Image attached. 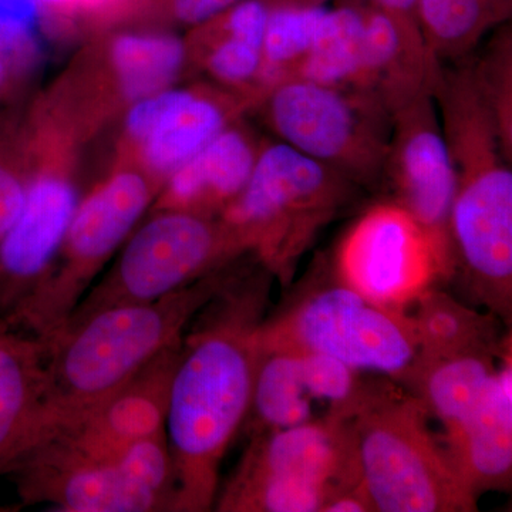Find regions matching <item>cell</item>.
I'll return each mask as SVG.
<instances>
[{"label": "cell", "instance_id": "6da1fadb", "mask_svg": "<svg viewBox=\"0 0 512 512\" xmlns=\"http://www.w3.org/2000/svg\"><path fill=\"white\" fill-rule=\"evenodd\" d=\"M256 302L229 299L183 340L165 419L175 512L210 511L217 501L222 458L251 407Z\"/></svg>", "mask_w": 512, "mask_h": 512}, {"label": "cell", "instance_id": "7a4b0ae2", "mask_svg": "<svg viewBox=\"0 0 512 512\" xmlns=\"http://www.w3.org/2000/svg\"><path fill=\"white\" fill-rule=\"evenodd\" d=\"M224 288V275L212 271L156 301L66 323L45 340V397L32 446L79 423L165 349L183 342L188 323Z\"/></svg>", "mask_w": 512, "mask_h": 512}, {"label": "cell", "instance_id": "3957f363", "mask_svg": "<svg viewBox=\"0 0 512 512\" xmlns=\"http://www.w3.org/2000/svg\"><path fill=\"white\" fill-rule=\"evenodd\" d=\"M333 412L345 421L357 483L373 511L477 510V494L434 436L419 397L390 383L360 384L352 402Z\"/></svg>", "mask_w": 512, "mask_h": 512}, {"label": "cell", "instance_id": "277c9868", "mask_svg": "<svg viewBox=\"0 0 512 512\" xmlns=\"http://www.w3.org/2000/svg\"><path fill=\"white\" fill-rule=\"evenodd\" d=\"M356 187L328 165L276 141L262 146L248 183L220 221L235 254L252 252L266 269L288 278Z\"/></svg>", "mask_w": 512, "mask_h": 512}, {"label": "cell", "instance_id": "5b68a950", "mask_svg": "<svg viewBox=\"0 0 512 512\" xmlns=\"http://www.w3.org/2000/svg\"><path fill=\"white\" fill-rule=\"evenodd\" d=\"M258 101L281 143L357 187L382 183L392 114L375 94L288 77Z\"/></svg>", "mask_w": 512, "mask_h": 512}, {"label": "cell", "instance_id": "8992f818", "mask_svg": "<svg viewBox=\"0 0 512 512\" xmlns=\"http://www.w3.org/2000/svg\"><path fill=\"white\" fill-rule=\"evenodd\" d=\"M151 201L153 185L137 171H121L100 185L77 205L62 245L39 284L3 319L43 340L55 336Z\"/></svg>", "mask_w": 512, "mask_h": 512}, {"label": "cell", "instance_id": "52a82bcc", "mask_svg": "<svg viewBox=\"0 0 512 512\" xmlns=\"http://www.w3.org/2000/svg\"><path fill=\"white\" fill-rule=\"evenodd\" d=\"M259 349L335 357L359 372L404 377L419 360L409 315L384 308L349 286H329L256 330Z\"/></svg>", "mask_w": 512, "mask_h": 512}, {"label": "cell", "instance_id": "ba28073f", "mask_svg": "<svg viewBox=\"0 0 512 512\" xmlns=\"http://www.w3.org/2000/svg\"><path fill=\"white\" fill-rule=\"evenodd\" d=\"M335 265L340 284L400 313L456 266L450 237L394 200L372 205L350 225Z\"/></svg>", "mask_w": 512, "mask_h": 512}, {"label": "cell", "instance_id": "9c48e42d", "mask_svg": "<svg viewBox=\"0 0 512 512\" xmlns=\"http://www.w3.org/2000/svg\"><path fill=\"white\" fill-rule=\"evenodd\" d=\"M234 256L220 218L165 208L128 239L109 274L86 292L66 323L113 306L156 301Z\"/></svg>", "mask_w": 512, "mask_h": 512}, {"label": "cell", "instance_id": "30bf717a", "mask_svg": "<svg viewBox=\"0 0 512 512\" xmlns=\"http://www.w3.org/2000/svg\"><path fill=\"white\" fill-rule=\"evenodd\" d=\"M383 181L390 184L394 201L427 227L448 235L456 178L433 87L420 90L392 111Z\"/></svg>", "mask_w": 512, "mask_h": 512}, {"label": "cell", "instance_id": "8fae6325", "mask_svg": "<svg viewBox=\"0 0 512 512\" xmlns=\"http://www.w3.org/2000/svg\"><path fill=\"white\" fill-rule=\"evenodd\" d=\"M23 505L50 504L69 512L170 511L163 495L136 476L126 457L83 461L32 447L10 468Z\"/></svg>", "mask_w": 512, "mask_h": 512}, {"label": "cell", "instance_id": "7c38bea8", "mask_svg": "<svg viewBox=\"0 0 512 512\" xmlns=\"http://www.w3.org/2000/svg\"><path fill=\"white\" fill-rule=\"evenodd\" d=\"M181 349L183 342L165 349L79 423L32 447L49 448L76 460L111 461L138 441L164 433L171 380Z\"/></svg>", "mask_w": 512, "mask_h": 512}, {"label": "cell", "instance_id": "4fadbf2b", "mask_svg": "<svg viewBox=\"0 0 512 512\" xmlns=\"http://www.w3.org/2000/svg\"><path fill=\"white\" fill-rule=\"evenodd\" d=\"M261 481L315 484L328 488L333 495L360 488L343 417L332 412L323 420L259 431L227 487Z\"/></svg>", "mask_w": 512, "mask_h": 512}, {"label": "cell", "instance_id": "5bb4252c", "mask_svg": "<svg viewBox=\"0 0 512 512\" xmlns=\"http://www.w3.org/2000/svg\"><path fill=\"white\" fill-rule=\"evenodd\" d=\"M77 205L76 188L66 178L43 174L30 181L18 220L0 238V318L8 316L46 274Z\"/></svg>", "mask_w": 512, "mask_h": 512}, {"label": "cell", "instance_id": "9a60e30c", "mask_svg": "<svg viewBox=\"0 0 512 512\" xmlns=\"http://www.w3.org/2000/svg\"><path fill=\"white\" fill-rule=\"evenodd\" d=\"M47 343L0 318V477L36 439L46 387Z\"/></svg>", "mask_w": 512, "mask_h": 512}, {"label": "cell", "instance_id": "2e32d148", "mask_svg": "<svg viewBox=\"0 0 512 512\" xmlns=\"http://www.w3.org/2000/svg\"><path fill=\"white\" fill-rule=\"evenodd\" d=\"M262 146L229 124L167 178L165 208L221 214L248 183Z\"/></svg>", "mask_w": 512, "mask_h": 512}, {"label": "cell", "instance_id": "e0dca14e", "mask_svg": "<svg viewBox=\"0 0 512 512\" xmlns=\"http://www.w3.org/2000/svg\"><path fill=\"white\" fill-rule=\"evenodd\" d=\"M446 444L461 476L478 494L510 483L512 470V370L508 359L494 373L466 423Z\"/></svg>", "mask_w": 512, "mask_h": 512}, {"label": "cell", "instance_id": "ac0fdd59", "mask_svg": "<svg viewBox=\"0 0 512 512\" xmlns=\"http://www.w3.org/2000/svg\"><path fill=\"white\" fill-rule=\"evenodd\" d=\"M227 101L202 90L177 89L156 127L141 143L147 167L170 177L229 126Z\"/></svg>", "mask_w": 512, "mask_h": 512}, {"label": "cell", "instance_id": "d6986e66", "mask_svg": "<svg viewBox=\"0 0 512 512\" xmlns=\"http://www.w3.org/2000/svg\"><path fill=\"white\" fill-rule=\"evenodd\" d=\"M497 367L491 350L419 359L409 373L416 380L417 397L446 429L447 437L464 423L483 399Z\"/></svg>", "mask_w": 512, "mask_h": 512}, {"label": "cell", "instance_id": "ffe728a7", "mask_svg": "<svg viewBox=\"0 0 512 512\" xmlns=\"http://www.w3.org/2000/svg\"><path fill=\"white\" fill-rule=\"evenodd\" d=\"M268 13L266 0H239L217 18L198 26L211 33L204 56L208 73L227 86L251 87L258 100Z\"/></svg>", "mask_w": 512, "mask_h": 512}, {"label": "cell", "instance_id": "44dd1931", "mask_svg": "<svg viewBox=\"0 0 512 512\" xmlns=\"http://www.w3.org/2000/svg\"><path fill=\"white\" fill-rule=\"evenodd\" d=\"M511 15L512 0H419L424 42L440 63L473 55Z\"/></svg>", "mask_w": 512, "mask_h": 512}, {"label": "cell", "instance_id": "7402d4cb", "mask_svg": "<svg viewBox=\"0 0 512 512\" xmlns=\"http://www.w3.org/2000/svg\"><path fill=\"white\" fill-rule=\"evenodd\" d=\"M412 308L414 315L409 318L419 346V359L493 348V318L461 305L446 293L430 289Z\"/></svg>", "mask_w": 512, "mask_h": 512}, {"label": "cell", "instance_id": "603a6c76", "mask_svg": "<svg viewBox=\"0 0 512 512\" xmlns=\"http://www.w3.org/2000/svg\"><path fill=\"white\" fill-rule=\"evenodd\" d=\"M249 414L259 431L288 429L313 420L301 353L258 348Z\"/></svg>", "mask_w": 512, "mask_h": 512}, {"label": "cell", "instance_id": "cb8c5ba5", "mask_svg": "<svg viewBox=\"0 0 512 512\" xmlns=\"http://www.w3.org/2000/svg\"><path fill=\"white\" fill-rule=\"evenodd\" d=\"M365 20L360 0H336L328 8L315 46L295 76L326 86L359 90Z\"/></svg>", "mask_w": 512, "mask_h": 512}, {"label": "cell", "instance_id": "d4e9b609", "mask_svg": "<svg viewBox=\"0 0 512 512\" xmlns=\"http://www.w3.org/2000/svg\"><path fill=\"white\" fill-rule=\"evenodd\" d=\"M185 57L183 40L168 33H126L117 36L110 49L121 93L133 103L170 89Z\"/></svg>", "mask_w": 512, "mask_h": 512}, {"label": "cell", "instance_id": "484cf974", "mask_svg": "<svg viewBox=\"0 0 512 512\" xmlns=\"http://www.w3.org/2000/svg\"><path fill=\"white\" fill-rule=\"evenodd\" d=\"M326 12L328 6L269 5L259 77L261 96L275 83L295 76L318 40Z\"/></svg>", "mask_w": 512, "mask_h": 512}, {"label": "cell", "instance_id": "4316f807", "mask_svg": "<svg viewBox=\"0 0 512 512\" xmlns=\"http://www.w3.org/2000/svg\"><path fill=\"white\" fill-rule=\"evenodd\" d=\"M481 43L480 55L468 56L478 92L493 114L505 147L512 153V29L505 23Z\"/></svg>", "mask_w": 512, "mask_h": 512}, {"label": "cell", "instance_id": "83f0119b", "mask_svg": "<svg viewBox=\"0 0 512 512\" xmlns=\"http://www.w3.org/2000/svg\"><path fill=\"white\" fill-rule=\"evenodd\" d=\"M37 0H0V56L6 63L25 66L36 55Z\"/></svg>", "mask_w": 512, "mask_h": 512}, {"label": "cell", "instance_id": "f1b7e54d", "mask_svg": "<svg viewBox=\"0 0 512 512\" xmlns=\"http://www.w3.org/2000/svg\"><path fill=\"white\" fill-rule=\"evenodd\" d=\"M301 353L303 379L312 400H325L332 410L343 409L359 390L356 372L348 365L326 355Z\"/></svg>", "mask_w": 512, "mask_h": 512}, {"label": "cell", "instance_id": "f546056e", "mask_svg": "<svg viewBox=\"0 0 512 512\" xmlns=\"http://www.w3.org/2000/svg\"><path fill=\"white\" fill-rule=\"evenodd\" d=\"M30 181L23 180L18 171L0 163V238L18 220Z\"/></svg>", "mask_w": 512, "mask_h": 512}, {"label": "cell", "instance_id": "4dcf8cb0", "mask_svg": "<svg viewBox=\"0 0 512 512\" xmlns=\"http://www.w3.org/2000/svg\"><path fill=\"white\" fill-rule=\"evenodd\" d=\"M238 2L239 0H168V5L178 22L188 26H201Z\"/></svg>", "mask_w": 512, "mask_h": 512}, {"label": "cell", "instance_id": "1f68e13d", "mask_svg": "<svg viewBox=\"0 0 512 512\" xmlns=\"http://www.w3.org/2000/svg\"><path fill=\"white\" fill-rule=\"evenodd\" d=\"M370 2L392 16L404 29L424 39L419 19V0H370Z\"/></svg>", "mask_w": 512, "mask_h": 512}, {"label": "cell", "instance_id": "d6a6232c", "mask_svg": "<svg viewBox=\"0 0 512 512\" xmlns=\"http://www.w3.org/2000/svg\"><path fill=\"white\" fill-rule=\"evenodd\" d=\"M269 5H279V3H285V5H301V6H328L332 0H266Z\"/></svg>", "mask_w": 512, "mask_h": 512}, {"label": "cell", "instance_id": "836d02e7", "mask_svg": "<svg viewBox=\"0 0 512 512\" xmlns=\"http://www.w3.org/2000/svg\"><path fill=\"white\" fill-rule=\"evenodd\" d=\"M40 8L42 6H52V8H63V6H74L76 0H37Z\"/></svg>", "mask_w": 512, "mask_h": 512}, {"label": "cell", "instance_id": "e575fe53", "mask_svg": "<svg viewBox=\"0 0 512 512\" xmlns=\"http://www.w3.org/2000/svg\"><path fill=\"white\" fill-rule=\"evenodd\" d=\"M6 74H8V63L3 60V57L0 56V86L5 83Z\"/></svg>", "mask_w": 512, "mask_h": 512}]
</instances>
